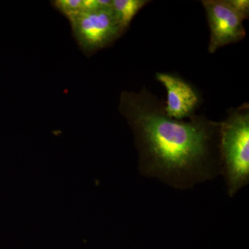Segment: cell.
<instances>
[{"mask_svg":"<svg viewBox=\"0 0 249 249\" xmlns=\"http://www.w3.org/2000/svg\"><path fill=\"white\" fill-rule=\"evenodd\" d=\"M156 78L166 89L164 110L167 115L176 120H183L194 115L199 97L191 85L170 73H157Z\"/></svg>","mask_w":249,"mask_h":249,"instance_id":"cell-5","label":"cell"},{"mask_svg":"<svg viewBox=\"0 0 249 249\" xmlns=\"http://www.w3.org/2000/svg\"><path fill=\"white\" fill-rule=\"evenodd\" d=\"M201 3L206 11L211 31L210 53L245 38L247 35L243 26L245 19L227 0H204Z\"/></svg>","mask_w":249,"mask_h":249,"instance_id":"cell-4","label":"cell"},{"mask_svg":"<svg viewBox=\"0 0 249 249\" xmlns=\"http://www.w3.org/2000/svg\"><path fill=\"white\" fill-rule=\"evenodd\" d=\"M52 5L68 19L85 11L84 0H55Z\"/></svg>","mask_w":249,"mask_h":249,"instance_id":"cell-7","label":"cell"},{"mask_svg":"<svg viewBox=\"0 0 249 249\" xmlns=\"http://www.w3.org/2000/svg\"><path fill=\"white\" fill-rule=\"evenodd\" d=\"M119 110L137 133L141 146L159 168L188 169L204 158L214 124L202 116L188 121L167 115L164 104L145 88L121 93Z\"/></svg>","mask_w":249,"mask_h":249,"instance_id":"cell-1","label":"cell"},{"mask_svg":"<svg viewBox=\"0 0 249 249\" xmlns=\"http://www.w3.org/2000/svg\"><path fill=\"white\" fill-rule=\"evenodd\" d=\"M150 2L147 0H112L111 9L116 20L125 31L139 11Z\"/></svg>","mask_w":249,"mask_h":249,"instance_id":"cell-6","label":"cell"},{"mask_svg":"<svg viewBox=\"0 0 249 249\" xmlns=\"http://www.w3.org/2000/svg\"><path fill=\"white\" fill-rule=\"evenodd\" d=\"M227 1L244 19H248L249 16V0H227Z\"/></svg>","mask_w":249,"mask_h":249,"instance_id":"cell-8","label":"cell"},{"mask_svg":"<svg viewBox=\"0 0 249 249\" xmlns=\"http://www.w3.org/2000/svg\"><path fill=\"white\" fill-rule=\"evenodd\" d=\"M78 47L89 55L112 45L124 34L110 7L85 11L69 19Z\"/></svg>","mask_w":249,"mask_h":249,"instance_id":"cell-3","label":"cell"},{"mask_svg":"<svg viewBox=\"0 0 249 249\" xmlns=\"http://www.w3.org/2000/svg\"><path fill=\"white\" fill-rule=\"evenodd\" d=\"M219 126L221 150L227 167L230 192L233 193L245 184L249 178V103L229 109L227 119Z\"/></svg>","mask_w":249,"mask_h":249,"instance_id":"cell-2","label":"cell"}]
</instances>
